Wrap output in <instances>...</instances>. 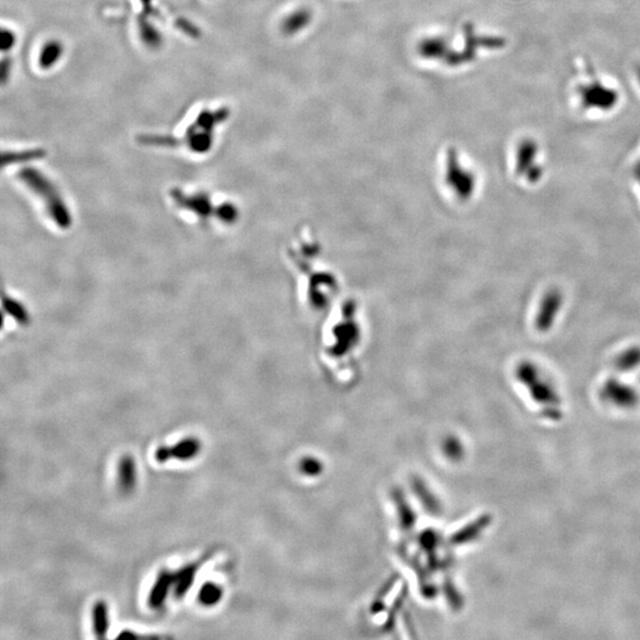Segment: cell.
Returning <instances> with one entry per match:
<instances>
[{
    "label": "cell",
    "instance_id": "cell-1",
    "mask_svg": "<svg viewBox=\"0 0 640 640\" xmlns=\"http://www.w3.org/2000/svg\"><path fill=\"white\" fill-rule=\"evenodd\" d=\"M439 188L444 199L453 205H465L477 196V175L463 163L457 151L447 152L442 164Z\"/></svg>",
    "mask_w": 640,
    "mask_h": 640
},
{
    "label": "cell",
    "instance_id": "cell-2",
    "mask_svg": "<svg viewBox=\"0 0 640 640\" xmlns=\"http://www.w3.org/2000/svg\"><path fill=\"white\" fill-rule=\"evenodd\" d=\"M340 281L330 270H312L303 281L300 300L309 312H322L332 304L340 291Z\"/></svg>",
    "mask_w": 640,
    "mask_h": 640
},
{
    "label": "cell",
    "instance_id": "cell-3",
    "mask_svg": "<svg viewBox=\"0 0 640 640\" xmlns=\"http://www.w3.org/2000/svg\"><path fill=\"white\" fill-rule=\"evenodd\" d=\"M19 177L29 188H31L32 191H35L36 194L43 199L49 215L56 222V225L64 229L69 228L71 225V214L56 188L40 171H36L34 168L23 170Z\"/></svg>",
    "mask_w": 640,
    "mask_h": 640
},
{
    "label": "cell",
    "instance_id": "cell-4",
    "mask_svg": "<svg viewBox=\"0 0 640 640\" xmlns=\"http://www.w3.org/2000/svg\"><path fill=\"white\" fill-rule=\"evenodd\" d=\"M565 305V296L559 288H552L544 294L535 316V329L547 333L556 322L557 317Z\"/></svg>",
    "mask_w": 640,
    "mask_h": 640
},
{
    "label": "cell",
    "instance_id": "cell-5",
    "mask_svg": "<svg viewBox=\"0 0 640 640\" xmlns=\"http://www.w3.org/2000/svg\"><path fill=\"white\" fill-rule=\"evenodd\" d=\"M539 146L534 140H524L518 146L516 157V172L529 183H537L543 176V168L536 163Z\"/></svg>",
    "mask_w": 640,
    "mask_h": 640
},
{
    "label": "cell",
    "instance_id": "cell-6",
    "mask_svg": "<svg viewBox=\"0 0 640 640\" xmlns=\"http://www.w3.org/2000/svg\"><path fill=\"white\" fill-rule=\"evenodd\" d=\"M517 376L530 389L534 398L539 401H556V393L550 384L539 375L534 363L523 362L517 368Z\"/></svg>",
    "mask_w": 640,
    "mask_h": 640
},
{
    "label": "cell",
    "instance_id": "cell-7",
    "mask_svg": "<svg viewBox=\"0 0 640 640\" xmlns=\"http://www.w3.org/2000/svg\"><path fill=\"white\" fill-rule=\"evenodd\" d=\"M581 101L586 108H600L601 111H609L613 108L618 102V93L614 89L607 88L599 81H594L592 84H586L580 90Z\"/></svg>",
    "mask_w": 640,
    "mask_h": 640
},
{
    "label": "cell",
    "instance_id": "cell-8",
    "mask_svg": "<svg viewBox=\"0 0 640 640\" xmlns=\"http://www.w3.org/2000/svg\"><path fill=\"white\" fill-rule=\"evenodd\" d=\"M175 585V574L168 570H160L153 587L151 588L147 604L151 609H158L165 604L170 589Z\"/></svg>",
    "mask_w": 640,
    "mask_h": 640
},
{
    "label": "cell",
    "instance_id": "cell-9",
    "mask_svg": "<svg viewBox=\"0 0 640 640\" xmlns=\"http://www.w3.org/2000/svg\"><path fill=\"white\" fill-rule=\"evenodd\" d=\"M207 559H208V554L203 559L188 563L181 569L177 572L176 574H175V585H173L176 598H178V599L183 598L188 593V591L192 587L197 572H199V568L202 567L204 561L207 560Z\"/></svg>",
    "mask_w": 640,
    "mask_h": 640
},
{
    "label": "cell",
    "instance_id": "cell-10",
    "mask_svg": "<svg viewBox=\"0 0 640 640\" xmlns=\"http://www.w3.org/2000/svg\"><path fill=\"white\" fill-rule=\"evenodd\" d=\"M172 197L179 207L196 212L199 216H209L212 212V203L208 197L204 194L186 196L181 191H173Z\"/></svg>",
    "mask_w": 640,
    "mask_h": 640
},
{
    "label": "cell",
    "instance_id": "cell-11",
    "mask_svg": "<svg viewBox=\"0 0 640 640\" xmlns=\"http://www.w3.org/2000/svg\"><path fill=\"white\" fill-rule=\"evenodd\" d=\"M119 486L120 490L128 494L134 489L136 481H137V468L132 457L125 455L123 459L120 460L119 464Z\"/></svg>",
    "mask_w": 640,
    "mask_h": 640
},
{
    "label": "cell",
    "instance_id": "cell-12",
    "mask_svg": "<svg viewBox=\"0 0 640 640\" xmlns=\"http://www.w3.org/2000/svg\"><path fill=\"white\" fill-rule=\"evenodd\" d=\"M171 459L189 460L199 455L201 450V444L194 437H186L176 445L168 447Z\"/></svg>",
    "mask_w": 640,
    "mask_h": 640
},
{
    "label": "cell",
    "instance_id": "cell-13",
    "mask_svg": "<svg viewBox=\"0 0 640 640\" xmlns=\"http://www.w3.org/2000/svg\"><path fill=\"white\" fill-rule=\"evenodd\" d=\"M92 617H93L94 633L97 635V638H105L110 628V615H108V607H107L106 602L97 601V604L93 606Z\"/></svg>",
    "mask_w": 640,
    "mask_h": 640
},
{
    "label": "cell",
    "instance_id": "cell-14",
    "mask_svg": "<svg viewBox=\"0 0 640 640\" xmlns=\"http://www.w3.org/2000/svg\"><path fill=\"white\" fill-rule=\"evenodd\" d=\"M640 364V346H633L625 350L615 359V367L620 370L636 369Z\"/></svg>",
    "mask_w": 640,
    "mask_h": 640
},
{
    "label": "cell",
    "instance_id": "cell-15",
    "mask_svg": "<svg viewBox=\"0 0 640 640\" xmlns=\"http://www.w3.org/2000/svg\"><path fill=\"white\" fill-rule=\"evenodd\" d=\"M221 596V588L218 587L216 583H207L201 589L199 599L202 605L214 606L216 605L217 602L220 601Z\"/></svg>",
    "mask_w": 640,
    "mask_h": 640
},
{
    "label": "cell",
    "instance_id": "cell-16",
    "mask_svg": "<svg viewBox=\"0 0 640 640\" xmlns=\"http://www.w3.org/2000/svg\"><path fill=\"white\" fill-rule=\"evenodd\" d=\"M61 53H62L61 45L56 43V42H51L50 44L47 45L43 49V53L40 56V66H43V68H49V66H53V63L56 62L60 58Z\"/></svg>",
    "mask_w": 640,
    "mask_h": 640
},
{
    "label": "cell",
    "instance_id": "cell-17",
    "mask_svg": "<svg viewBox=\"0 0 640 640\" xmlns=\"http://www.w3.org/2000/svg\"><path fill=\"white\" fill-rule=\"evenodd\" d=\"M44 152L40 150L25 151V152H17V153H9L3 157V165L10 163H17V162H25V160L37 159L42 158Z\"/></svg>",
    "mask_w": 640,
    "mask_h": 640
},
{
    "label": "cell",
    "instance_id": "cell-18",
    "mask_svg": "<svg viewBox=\"0 0 640 640\" xmlns=\"http://www.w3.org/2000/svg\"><path fill=\"white\" fill-rule=\"evenodd\" d=\"M4 307L5 311H8L9 314H11L17 322H27V319H29L27 318V312L24 309L22 305L17 303V301L11 299V298H4Z\"/></svg>",
    "mask_w": 640,
    "mask_h": 640
},
{
    "label": "cell",
    "instance_id": "cell-19",
    "mask_svg": "<svg viewBox=\"0 0 640 640\" xmlns=\"http://www.w3.org/2000/svg\"><path fill=\"white\" fill-rule=\"evenodd\" d=\"M217 215L225 222H234L238 217V210L231 204H225L217 210Z\"/></svg>",
    "mask_w": 640,
    "mask_h": 640
},
{
    "label": "cell",
    "instance_id": "cell-20",
    "mask_svg": "<svg viewBox=\"0 0 640 640\" xmlns=\"http://www.w3.org/2000/svg\"><path fill=\"white\" fill-rule=\"evenodd\" d=\"M1 43H3V47H1L3 51H6V50L12 48L14 43V37L12 32L4 30L3 35H1Z\"/></svg>",
    "mask_w": 640,
    "mask_h": 640
},
{
    "label": "cell",
    "instance_id": "cell-21",
    "mask_svg": "<svg viewBox=\"0 0 640 640\" xmlns=\"http://www.w3.org/2000/svg\"><path fill=\"white\" fill-rule=\"evenodd\" d=\"M635 177H636V178H639L640 177V160L638 162V164H637L636 168H635Z\"/></svg>",
    "mask_w": 640,
    "mask_h": 640
},
{
    "label": "cell",
    "instance_id": "cell-22",
    "mask_svg": "<svg viewBox=\"0 0 640 640\" xmlns=\"http://www.w3.org/2000/svg\"><path fill=\"white\" fill-rule=\"evenodd\" d=\"M637 76H638V81H639L640 84V68L638 69V74H637Z\"/></svg>",
    "mask_w": 640,
    "mask_h": 640
}]
</instances>
